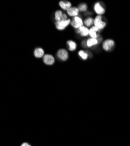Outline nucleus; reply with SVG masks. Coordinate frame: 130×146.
<instances>
[{
	"instance_id": "f03ea898",
	"label": "nucleus",
	"mask_w": 130,
	"mask_h": 146,
	"mask_svg": "<svg viewBox=\"0 0 130 146\" xmlns=\"http://www.w3.org/2000/svg\"><path fill=\"white\" fill-rule=\"evenodd\" d=\"M70 19H67V21H57L55 23L56 28L58 30H63L67 27L70 23Z\"/></svg>"
},
{
	"instance_id": "f3484780",
	"label": "nucleus",
	"mask_w": 130,
	"mask_h": 146,
	"mask_svg": "<svg viewBox=\"0 0 130 146\" xmlns=\"http://www.w3.org/2000/svg\"><path fill=\"white\" fill-rule=\"evenodd\" d=\"M87 5L85 4H81L79 5L78 9L81 11H85L87 10Z\"/></svg>"
},
{
	"instance_id": "6e6552de",
	"label": "nucleus",
	"mask_w": 130,
	"mask_h": 146,
	"mask_svg": "<svg viewBox=\"0 0 130 146\" xmlns=\"http://www.w3.org/2000/svg\"><path fill=\"white\" fill-rule=\"evenodd\" d=\"M78 32L82 36H86L89 35V29L82 25L78 29Z\"/></svg>"
},
{
	"instance_id": "7ed1b4c3",
	"label": "nucleus",
	"mask_w": 130,
	"mask_h": 146,
	"mask_svg": "<svg viewBox=\"0 0 130 146\" xmlns=\"http://www.w3.org/2000/svg\"><path fill=\"white\" fill-rule=\"evenodd\" d=\"M114 45V40L112 39H108L105 40L103 43V48L106 51L110 50Z\"/></svg>"
},
{
	"instance_id": "dca6fc26",
	"label": "nucleus",
	"mask_w": 130,
	"mask_h": 146,
	"mask_svg": "<svg viewBox=\"0 0 130 146\" xmlns=\"http://www.w3.org/2000/svg\"><path fill=\"white\" fill-rule=\"evenodd\" d=\"M79 55L83 58L84 60H86V59H87L88 58V54L85 52H84V51H83V50H81V51H79Z\"/></svg>"
},
{
	"instance_id": "0eeeda50",
	"label": "nucleus",
	"mask_w": 130,
	"mask_h": 146,
	"mask_svg": "<svg viewBox=\"0 0 130 146\" xmlns=\"http://www.w3.org/2000/svg\"><path fill=\"white\" fill-rule=\"evenodd\" d=\"M94 9L96 13L98 14L99 15H101L105 13V9L103 8V7L100 5L99 3H96L95 4L94 7Z\"/></svg>"
},
{
	"instance_id": "6ab92c4d",
	"label": "nucleus",
	"mask_w": 130,
	"mask_h": 146,
	"mask_svg": "<svg viewBox=\"0 0 130 146\" xmlns=\"http://www.w3.org/2000/svg\"><path fill=\"white\" fill-rule=\"evenodd\" d=\"M21 146H31V145H29V144H28L27 143H23V144L21 145Z\"/></svg>"
},
{
	"instance_id": "f257e3e1",
	"label": "nucleus",
	"mask_w": 130,
	"mask_h": 146,
	"mask_svg": "<svg viewBox=\"0 0 130 146\" xmlns=\"http://www.w3.org/2000/svg\"><path fill=\"white\" fill-rule=\"evenodd\" d=\"M94 25L99 29H102L106 27V23L102 21V17L101 15H98L94 19Z\"/></svg>"
},
{
	"instance_id": "1a4fd4ad",
	"label": "nucleus",
	"mask_w": 130,
	"mask_h": 146,
	"mask_svg": "<svg viewBox=\"0 0 130 146\" xmlns=\"http://www.w3.org/2000/svg\"><path fill=\"white\" fill-rule=\"evenodd\" d=\"M67 13L69 16L75 17L78 14L79 9L76 7H71L67 10Z\"/></svg>"
},
{
	"instance_id": "2eb2a0df",
	"label": "nucleus",
	"mask_w": 130,
	"mask_h": 146,
	"mask_svg": "<svg viewBox=\"0 0 130 146\" xmlns=\"http://www.w3.org/2000/svg\"><path fill=\"white\" fill-rule=\"evenodd\" d=\"M94 23V19L92 18H89L85 21V24L86 27H90Z\"/></svg>"
},
{
	"instance_id": "9d476101",
	"label": "nucleus",
	"mask_w": 130,
	"mask_h": 146,
	"mask_svg": "<svg viewBox=\"0 0 130 146\" xmlns=\"http://www.w3.org/2000/svg\"><path fill=\"white\" fill-rule=\"evenodd\" d=\"M59 5L61 7V8H63L64 10H68V9H69L71 8V3L69 1H61L60 3H59Z\"/></svg>"
},
{
	"instance_id": "a211bd4d",
	"label": "nucleus",
	"mask_w": 130,
	"mask_h": 146,
	"mask_svg": "<svg viewBox=\"0 0 130 146\" xmlns=\"http://www.w3.org/2000/svg\"><path fill=\"white\" fill-rule=\"evenodd\" d=\"M78 24H79V25L81 27L83 25V22H82V20L81 19V18L78 17H75L73 19Z\"/></svg>"
},
{
	"instance_id": "39448f33",
	"label": "nucleus",
	"mask_w": 130,
	"mask_h": 146,
	"mask_svg": "<svg viewBox=\"0 0 130 146\" xmlns=\"http://www.w3.org/2000/svg\"><path fill=\"white\" fill-rule=\"evenodd\" d=\"M43 62L47 65H51L54 63V58L50 54H46L44 56Z\"/></svg>"
},
{
	"instance_id": "423d86ee",
	"label": "nucleus",
	"mask_w": 130,
	"mask_h": 146,
	"mask_svg": "<svg viewBox=\"0 0 130 146\" xmlns=\"http://www.w3.org/2000/svg\"><path fill=\"white\" fill-rule=\"evenodd\" d=\"M99 29L98 28L95 26H93L90 29H89V35L90 36L91 38L93 39H97L98 37V35L97 33L99 31Z\"/></svg>"
},
{
	"instance_id": "9b49d317",
	"label": "nucleus",
	"mask_w": 130,
	"mask_h": 146,
	"mask_svg": "<svg viewBox=\"0 0 130 146\" xmlns=\"http://www.w3.org/2000/svg\"><path fill=\"white\" fill-rule=\"evenodd\" d=\"M34 54L37 58H40L44 55V50L42 48H37L35 49Z\"/></svg>"
},
{
	"instance_id": "20e7f679",
	"label": "nucleus",
	"mask_w": 130,
	"mask_h": 146,
	"mask_svg": "<svg viewBox=\"0 0 130 146\" xmlns=\"http://www.w3.org/2000/svg\"><path fill=\"white\" fill-rule=\"evenodd\" d=\"M58 57L61 59L62 60H67L68 58V54L66 50L65 49H60L57 52Z\"/></svg>"
},
{
	"instance_id": "ddd939ff",
	"label": "nucleus",
	"mask_w": 130,
	"mask_h": 146,
	"mask_svg": "<svg viewBox=\"0 0 130 146\" xmlns=\"http://www.w3.org/2000/svg\"><path fill=\"white\" fill-rule=\"evenodd\" d=\"M63 13L61 11H57L55 14V19L57 21H61L63 17Z\"/></svg>"
},
{
	"instance_id": "4468645a",
	"label": "nucleus",
	"mask_w": 130,
	"mask_h": 146,
	"mask_svg": "<svg viewBox=\"0 0 130 146\" xmlns=\"http://www.w3.org/2000/svg\"><path fill=\"white\" fill-rule=\"evenodd\" d=\"M67 43H68V46H69V50L71 51H73L76 48L77 44H76V43L74 42L71 41V40H69V41L67 42Z\"/></svg>"
},
{
	"instance_id": "f8f14e48",
	"label": "nucleus",
	"mask_w": 130,
	"mask_h": 146,
	"mask_svg": "<svg viewBox=\"0 0 130 146\" xmlns=\"http://www.w3.org/2000/svg\"><path fill=\"white\" fill-rule=\"evenodd\" d=\"M98 44V40L97 39L90 38L86 42V44L88 47H91Z\"/></svg>"
}]
</instances>
